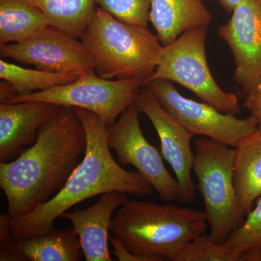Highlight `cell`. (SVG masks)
Returning a JSON list of instances; mask_svg holds the SVG:
<instances>
[{
  "mask_svg": "<svg viewBox=\"0 0 261 261\" xmlns=\"http://www.w3.org/2000/svg\"><path fill=\"white\" fill-rule=\"evenodd\" d=\"M87 146L86 130L74 108L58 106L34 145L13 161L0 163V187L10 219L28 214L61 191Z\"/></svg>",
  "mask_w": 261,
  "mask_h": 261,
  "instance_id": "cell-1",
  "label": "cell"
},
{
  "mask_svg": "<svg viewBox=\"0 0 261 261\" xmlns=\"http://www.w3.org/2000/svg\"><path fill=\"white\" fill-rule=\"evenodd\" d=\"M74 110L87 135L84 159L53 198L28 214L10 220L13 239L31 238L53 231L55 221L63 213L94 196L112 191L139 197L152 194L153 188L138 171H126L113 157L108 144L107 123L87 110Z\"/></svg>",
  "mask_w": 261,
  "mask_h": 261,
  "instance_id": "cell-2",
  "label": "cell"
},
{
  "mask_svg": "<svg viewBox=\"0 0 261 261\" xmlns=\"http://www.w3.org/2000/svg\"><path fill=\"white\" fill-rule=\"evenodd\" d=\"M205 211L168 202L128 200L113 216L111 231L142 261H173L192 240L205 233Z\"/></svg>",
  "mask_w": 261,
  "mask_h": 261,
  "instance_id": "cell-3",
  "label": "cell"
},
{
  "mask_svg": "<svg viewBox=\"0 0 261 261\" xmlns=\"http://www.w3.org/2000/svg\"><path fill=\"white\" fill-rule=\"evenodd\" d=\"M94 61V71L109 80H139L153 75L163 46L148 28L118 20L97 6L80 38Z\"/></svg>",
  "mask_w": 261,
  "mask_h": 261,
  "instance_id": "cell-4",
  "label": "cell"
},
{
  "mask_svg": "<svg viewBox=\"0 0 261 261\" xmlns=\"http://www.w3.org/2000/svg\"><path fill=\"white\" fill-rule=\"evenodd\" d=\"M211 140L196 141L193 171L205 203L211 236L224 243L245 216L239 208L234 187L235 149Z\"/></svg>",
  "mask_w": 261,
  "mask_h": 261,
  "instance_id": "cell-5",
  "label": "cell"
},
{
  "mask_svg": "<svg viewBox=\"0 0 261 261\" xmlns=\"http://www.w3.org/2000/svg\"><path fill=\"white\" fill-rule=\"evenodd\" d=\"M207 29L208 27L203 25L187 30L172 44L163 47L150 80L176 82L221 112L236 116L241 110L238 97L218 85L207 64Z\"/></svg>",
  "mask_w": 261,
  "mask_h": 261,
  "instance_id": "cell-6",
  "label": "cell"
},
{
  "mask_svg": "<svg viewBox=\"0 0 261 261\" xmlns=\"http://www.w3.org/2000/svg\"><path fill=\"white\" fill-rule=\"evenodd\" d=\"M144 84L139 80H109L98 75L94 70L80 75L65 85L16 96L1 103L41 101L73 108H82L95 113L112 126L122 113L135 101Z\"/></svg>",
  "mask_w": 261,
  "mask_h": 261,
  "instance_id": "cell-7",
  "label": "cell"
},
{
  "mask_svg": "<svg viewBox=\"0 0 261 261\" xmlns=\"http://www.w3.org/2000/svg\"><path fill=\"white\" fill-rule=\"evenodd\" d=\"M154 94L162 107L192 135H202L231 147L255 133L256 120L221 112L208 103L184 97L172 82L152 79L145 86Z\"/></svg>",
  "mask_w": 261,
  "mask_h": 261,
  "instance_id": "cell-8",
  "label": "cell"
},
{
  "mask_svg": "<svg viewBox=\"0 0 261 261\" xmlns=\"http://www.w3.org/2000/svg\"><path fill=\"white\" fill-rule=\"evenodd\" d=\"M140 110L135 101L108 128V144L118 162L130 165L155 190L163 202L176 200L178 185L163 163L159 149L151 145L141 129Z\"/></svg>",
  "mask_w": 261,
  "mask_h": 261,
  "instance_id": "cell-9",
  "label": "cell"
},
{
  "mask_svg": "<svg viewBox=\"0 0 261 261\" xmlns=\"http://www.w3.org/2000/svg\"><path fill=\"white\" fill-rule=\"evenodd\" d=\"M0 56L53 73L82 75L95 65L79 38L50 25L22 42L1 44Z\"/></svg>",
  "mask_w": 261,
  "mask_h": 261,
  "instance_id": "cell-10",
  "label": "cell"
},
{
  "mask_svg": "<svg viewBox=\"0 0 261 261\" xmlns=\"http://www.w3.org/2000/svg\"><path fill=\"white\" fill-rule=\"evenodd\" d=\"M135 102L149 118L161 144V154L172 168L178 181L176 201L191 203L196 198V185L192 178L194 157L191 140L194 137L162 107L154 94L143 87L135 96Z\"/></svg>",
  "mask_w": 261,
  "mask_h": 261,
  "instance_id": "cell-11",
  "label": "cell"
},
{
  "mask_svg": "<svg viewBox=\"0 0 261 261\" xmlns=\"http://www.w3.org/2000/svg\"><path fill=\"white\" fill-rule=\"evenodd\" d=\"M218 35L232 53L233 80L245 93L261 89V0H245L235 8Z\"/></svg>",
  "mask_w": 261,
  "mask_h": 261,
  "instance_id": "cell-12",
  "label": "cell"
},
{
  "mask_svg": "<svg viewBox=\"0 0 261 261\" xmlns=\"http://www.w3.org/2000/svg\"><path fill=\"white\" fill-rule=\"evenodd\" d=\"M58 106L41 101L0 104V163L13 161L37 139Z\"/></svg>",
  "mask_w": 261,
  "mask_h": 261,
  "instance_id": "cell-13",
  "label": "cell"
},
{
  "mask_svg": "<svg viewBox=\"0 0 261 261\" xmlns=\"http://www.w3.org/2000/svg\"><path fill=\"white\" fill-rule=\"evenodd\" d=\"M128 200L126 192L105 193L93 205L85 210L63 213L61 218L69 220L80 238L85 260L112 261L108 242L115 211Z\"/></svg>",
  "mask_w": 261,
  "mask_h": 261,
  "instance_id": "cell-14",
  "label": "cell"
},
{
  "mask_svg": "<svg viewBox=\"0 0 261 261\" xmlns=\"http://www.w3.org/2000/svg\"><path fill=\"white\" fill-rule=\"evenodd\" d=\"M83 255L80 237L71 227L14 239L7 251L0 254V260L80 261Z\"/></svg>",
  "mask_w": 261,
  "mask_h": 261,
  "instance_id": "cell-15",
  "label": "cell"
},
{
  "mask_svg": "<svg viewBox=\"0 0 261 261\" xmlns=\"http://www.w3.org/2000/svg\"><path fill=\"white\" fill-rule=\"evenodd\" d=\"M205 0H152L149 22L163 47L174 42L183 33L209 27L212 14Z\"/></svg>",
  "mask_w": 261,
  "mask_h": 261,
  "instance_id": "cell-16",
  "label": "cell"
},
{
  "mask_svg": "<svg viewBox=\"0 0 261 261\" xmlns=\"http://www.w3.org/2000/svg\"><path fill=\"white\" fill-rule=\"evenodd\" d=\"M234 187L239 208L246 218L261 196V132L234 147Z\"/></svg>",
  "mask_w": 261,
  "mask_h": 261,
  "instance_id": "cell-17",
  "label": "cell"
},
{
  "mask_svg": "<svg viewBox=\"0 0 261 261\" xmlns=\"http://www.w3.org/2000/svg\"><path fill=\"white\" fill-rule=\"evenodd\" d=\"M49 25L34 0H0V45L22 42Z\"/></svg>",
  "mask_w": 261,
  "mask_h": 261,
  "instance_id": "cell-18",
  "label": "cell"
},
{
  "mask_svg": "<svg viewBox=\"0 0 261 261\" xmlns=\"http://www.w3.org/2000/svg\"><path fill=\"white\" fill-rule=\"evenodd\" d=\"M49 25L80 39L93 16L95 0H34Z\"/></svg>",
  "mask_w": 261,
  "mask_h": 261,
  "instance_id": "cell-19",
  "label": "cell"
},
{
  "mask_svg": "<svg viewBox=\"0 0 261 261\" xmlns=\"http://www.w3.org/2000/svg\"><path fill=\"white\" fill-rule=\"evenodd\" d=\"M80 75L30 69L1 59L0 78L11 84L16 96L42 92L74 82ZM15 96V97H16Z\"/></svg>",
  "mask_w": 261,
  "mask_h": 261,
  "instance_id": "cell-20",
  "label": "cell"
},
{
  "mask_svg": "<svg viewBox=\"0 0 261 261\" xmlns=\"http://www.w3.org/2000/svg\"><path fill=\"white\" fill-rule=\"evenodd\" d=\"M224 243L230 250L240 255L261 249V196L243 224Z\"/></svg>",
  "mask_w": 261,
  "mask_h": 261,
  "instance_id": "cell-21",
  "label": "cell"
},
{
  "mask_svg": "<svg viewBox=\"0 0 261 261\" xmlns=\"http://www.w3.org/2000/svg\"><path fill=\"white\" fill-rule=\"evenodd\" d=\"M173 261H241V255L205 233L192 240Z\"/></svg>",
  "mask_w": 261,
  "mask_h": 261,
  "instance_id": "cell-22",
  "label": "cell"
},
{
  "mask_svg": "<svg viewBox=\"0 0 261 261\" xmlns=\"http://www.w3.org/2000/svg\"><path fill=\"white\" fill-rule=\"evenodd\" d=\"M97 6L118 20L148 28L152 0H95Z\"/></svg>",
  "mask_w": 261,
  "mask_h": 261,
  "instance_id": "cell-23",
  "label": "cell"
},
{
  "mask_svg": "<svg viewBox=\"0 0 261 261\" xmlns=\"http://www.w3.org/2000/svg\"><path fill=\"white\" fill-rule=\"evenodd\" d=\"M244 106L256 120L257 128L261 132V89L247 94Z\"/></svg>",
  "mask_w": 261,
  "mask_h": 261,
  "instance_id": "cell-24",
  "label": "cell"
},
{
  "mask_svg": "<svg viewBox=\"0 0 261 261\" xmlns=\"http://www.w3.org/2000/svg\"><path fill=\"white\" fill-rule=\"evenodd\" d=\"M10 218L8 214H0V254L7 251L13 241L10 228Z\"/></svg>",
  "mask_w": 261,
  "mask_h": 261,
  "instance_id": "cell-25",
  "label": "cell"
},
{
  "mask_svg": "<svg viewBox=\"0 0 261 261\" xmlns=\"http://www.w3.org/2000/svg\"><path fill=\"white\" fill-rule=\"evenodd\" d=\"M110 242L114 247L113 254L117 257L118 260L121 261H142L140 257L136 256L134 254L130 253L128 250L122 245L120 240L116 237H110Z\"/></svg>",
  "mask_w": 261,
  "mask_h": 261,
  "instance_id": "cell-26",
  "label": "cell"
},
{
  "mask_svg": "<svg viewBox=\"0 0 261 261\" xmlns=\"http://www.w3.org/2000/svg\"><path fill=\"white\" fill-rule=\"evenodd\" d=\"M16 94L13 90L11 84L7 81L3 80L0 83V100L1 102L9 100L12 98L15 97Z\"/></svg>",
  "mask_w": 261,
  "mask_h": 261,
  "instance_id": "cell-27",
  "label": "cell"
},
{
  "mask_svg": "<svg viewBox=\"0 0 261 261\" xmlns=\"http://www.w3.org/2000/svg\"><path fill=\"white\" fill-rule=\"evenodd\" d=\"M220 6L223 8L226 12V13L230 14L232 13L233 10L235 9L238 5L240 3H243L245 0H216Z\"/></svg>",
  "mask_w": 261,
  "mask_h": 261,
  "instance_id": "cell-28",
  "label": "cell"
},
{
  "mask_svg": "<svg viewBox=\"0 0 261 261\" xmlns=\"http://www.w3.org/2000/svg\"><path fill=\"white\" fill-rule=\"evenodd\" d=\"M241 261H261V249L241 255Z\"/></svg>",
  "mask_w": 261,
  "mask_h": 261,
  "instance_id": "cell-29",
  "label": "cell"
}]
</instances>
